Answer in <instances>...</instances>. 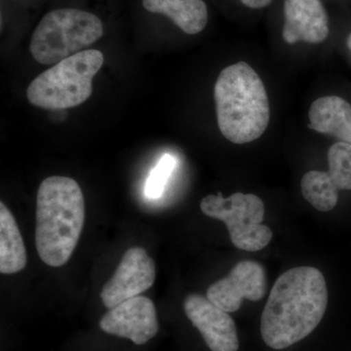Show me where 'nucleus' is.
Instances as JSON below:
<instances>
[{
    "instance_id": "423d86ee",
    "label": "nucleus",
    "mask_w": 351,
    "mask_h": 351,
    "mask_svg": "<svg viewBox=\"0 0 351 351\" xmlns=\"http://www.w3.org/2000/svg\"><path fill=\"white\" fill-rule=\"evenodd\" d=\"M200 209L226 223L232 244L240 250H263L271 241V230L263 225L265 205L257 195L237 193L223 198L221 193L210 195L201 200Z\"/></svg>"
},
{
    "instance_id": "a211bd4d",
    "label": "nucleus",
    "mask_w": 351,
    "mask_h": 351,
    "mask_svg": "<svg viewBox=\"0 0 351 351\" xmlns=\"http://www.w3.org/2000/svg\"><path fill=\"white\" fill-rule=\"evenodd\" d=\"M242 5L253 10H260L269 6L274 2V0H239Z\"/></svg>"
},
{
    "instance_id": "0eeeda50",
    "label": "nucleus",
    "mask_w": 351,
    "mask_h": 351,
    "mask_svg": "<svg viewBox=\"0 0 351 351\" xmlns=\"http://www.w3.org/2000/svg\"><path fill=\"white\" fill-rule=\"evenodd\" d=\"M156 265L145 249L132 247L124 254L114 274L104 286L101 299L107 308L138 297L156 280Z\"/></svg>"
},
{
    "instance_id": "39448f33",
    "label": "nucleus",
    "mask_w": 351,
    "mask_h": 351,
    "mask_svg": "<svg viewBox=\"0 0 351 351\" xmlns=\"http://www.w3.org/2000/svg\"><path fill=\"white\" fill-rule=\"evenodd\" d=\"M98 16L75 8H60L46 14L29 43L32 57L43 64H56L84 51L103 36Z\"/></svg>"
},
{
    "instance_id": "4468645a",
    "label": "nucleus",
    "mask_w": 351,
    "mask_h": 351,
    "mask_svg": "<svg viewBox=\"0 0 351 351\" xmlns=\"http://www.w3.org/2000/svg\"><path fill=\"white\" fill-rule=\"evenodd\" d=\"M27 257L16 219L3 202L0 203V272L17 274L25 269Z\"/></svg>"
},
{
    "instance_id": "6ab92c4d",
    "label": "nucleus",
    "mask_w": 351,
    "mask_h": 351,
    "mask_svg": "<svg viewBox=\"0 0 351 351\" xmlns=\"http://www.w3.org/2000/svg\"><path fill=\"white\" fill-rule=\"evenodd\" d=\"M348 49H350V52H351V32H350V36H348Z\"/></svg>"
},
{
    "instance_id": "dca6fc26",
    "label": "nucleus",
    "mask_w": 351,
    "mask_h": 351,
    "mask_svg": "<svg viewBox=\"0 0 351 351\" xmlns=\"http://www.w3.org/2000/svg\"><path fill=\"white\" fill-rule=\"evenodd\" d=\"M329 175L339 191H351V145L338 142L328 152Z\"/></svg>"
},
{
    "instance_id": "9d476101",
    "label": "nucleus",
    "mask_w": 351,
    "mask_h": 351,
    "mask_svg": "<svg viewBox=\"0 0 351 351\" xmlns=\"http://www.w3.org/2000/svg\"><path fill=\"white\" fill-rule=\"evenodd\" d=\"M184 313L197 328L211 351H237L239 339L234 321L207 297L191 294L184 302Z\"/></svg>"
},
{
    "instance_id": "ddd939ff",
    "label": "nucleus",
    "mask_w": 351,
    "mask_h": 351,
    "mask_svg": "<svg viewBox=\"0 0 351 351\" xmlns=\"http://www.w3.org/2000/svg\"><path fill=\"white\" fill-rule=\"evenodd\" d=\"M145 10L169 18L189 36L200 34L206 27L209 11L204 0H143Z\"/></svg>"
},
{
    "instance_id": "f8f14e48",
    "label": "nucleus",
    "mask_w": 351,
    "mask_h": 351,
    "mask_svg": "<svg viewBox=\"0 0 351 351\" xmlns=\"http://www.w3.org/2000/svg\"><path fill=\"white\" fill-rule=\"evenodd\" d=\"M308 128L331 135L351 145V105L338 96H326L313 101L308 112Z\"/></svg>"
},
{
    "instance_id": "1a4fd4ad",
    "label": "nucleus",
    "mask_w": 351,
    "mask_h": 351,
    "mask_svg": "<svg viewBox=\"0 0 351 351\" xmlns=\"http://www.w3.org/2000/svg\"><path fill=\"white\" fill-rule=\"evenodd\" d=\"M267 292V277L263 265L253 261H243L230 274L207 290V298L226 313H235L244 299L258 302Z\"/></svg>"
},
{
    "instance_id": "6e6552de",
    "label": "nucleus",
    "mask_w": 351,
    "mask_h": 351,
    "mask_svg": "<svg viewBox=\"0 0 351 351\" xmlns=\"http://www.w3.org/2000/svg\"><path fill=\"white\" fill-rule=\"evenodd\" d=\"M100 328L107 334L130 339L135 345H145L159 330L154 302L140 295L127 300L104 314Z\"/></svg>"
},
{
    "instance_id": "9b49d317",
    "label": "nucleus",
    "mask_w": 351,
    "mask_h": 351,
    "mask_svg": "<svg viewBox=\"0 0 351 351\" xmlns=\"http://www.w3.org/2000/svg\"><path fill=\"white\" fill-rule=\"evenodd\" d=\"M283 12L285 43L318 44L329 36V17L322 0H284Z\"/></svg>"
},
{
    "instance_id": "f03ea898",
    "label": "nucleus",
    "mask_w": 351,
    "mask_h": 351,
    "mask_svg": "<svg viewBox=\"0 0 351 351\" xmlns=\"http://www.w3.org/2000/svg\"><path fill=\"white\" fill-rule=\"evenodd\" d=\"M85 219L84 197L75 180L52 176L43 180L36 197V244L46 265L60 267L73 255Z\"/></svg>"
},
{
    "instance_id": "f3484780",
    "label": "nucleus",
    "mask_w": 351,
    "mask_h": 351,
    "mask_svg": "<svg viewBox=\"0 0 351 351\" xmlns=\"http://www.w3.org/2000/svg\"><path fill=\"white\" fill-rule=\"evenodd\" d=\"M177 165L174 156L165 154L152 169L145 186V195L151 199H156L162 195L168 180Z\"/></svg>"
},
{
    "instance_id": "20e7f679",
    "label": "nucleus",
    "mask_w": 351,
    "mask_h": 351,
    "mask_svg": "<svg viewBox=\"0 0 351 351\" xmlns=\"http://www.w3.org/2000/svg\"><path fill=\"white\" fill-rule=\"evenodd\" d=\"M104 61L103 53L94 49L66 58L32 80L27 90V100L48 110L82 105L91 97L92 82Z\"/></svg>"
},
{
    "instance_id": "f257e3e1",
    "label": "nucleus",
    "mask_w": 351,
    "mask_h": 351,
    "mask_svg": "<svg viewBox=\"0 0 351 351\" xmlns=\"http://www.w3.org/2000/svg\"><path fill=\"white\" fill-rule=\"evenodd\" d=\"M328 289L320 270L297 267L274 283L263 308L261 334L274 350L290 348L306 338L324 317Z\"/></svg>"
},
{
    "instance_id": "7ed1b4c3",
    "label": "nucleus",
    "mask_w": 351,
    "mask_h": 351,
    "mask_svg": "<svg viewBox=\"0 0 351 351\" xmlns=\"http://www.w3.org/2000/svg\"><path fill=\"white\" fill-rule=\"evenodd\" d=\"M214 98L219 131L233 144H248L267 130L269 97L250 64L239 62L223 69L215 84Z\"/></svg>"
},
{
    "instance_id": "2eb2a0df",
    "label": "nucleus",
    "mask_w": 351,
    "mask_h": 351,
    "mask_svg": "<svg viewBox=\"0 0 351 351\" xmlns=\"http://www.w3.org/2000/svg\"><path fill=\"white\" fill-rule=\"evenodd\" d=\"M301 189L304 199L318 211H331L338 203L339 189L329 173L309 171L302 177Z\"/></svg>"
}]
</instances>
